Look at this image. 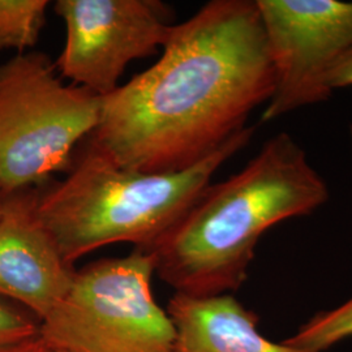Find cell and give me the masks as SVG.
Returning a JSON list of instances; mask_svg holds the SVG:
<instances>
[{
    "label": "cell",
    "mask_w": 352,
    "mask_h": 352,
    "mask_svg": "<svg viewBox=\"0 0 352 352\" xmlns=\"http://www.w3.org/2000/svg\"><path fill=\"white\" fill-rule=\"evenodd\" d=\"M162 58L102 97L89 141L122 168L174 173L208 158L276 91L256 0H212L173 26Z\"/></svg>",
    "instance_id": "6da1fadb"
},
{
    "label": "cell",
    "mask_w": 352,
    "mask_h": 352,
    "mask_svg": "<svg viewBox=\"0 0 352 352\" xmlns=\"http://www.w3.org/2000/svg\"><path fill=\"white\" fill-rule=\"evenodd\" d=\"M327 200V182L302 146L289 133H278L238 174L204 189L145 252L155 274L176 294H231L247 280L256 247L269 228L309 215Z\"/></svg>",
    "instance_id": "7a4b0ae2"
},
{
    "label": "cell",
    "mask_w": 352,
    "mask_h": 352,
    "mask_svg": "<svg viewBox=\"0 0 352 352\" xmlns=\"http://www.w3.org/2000/svg\"><path fill=\"white\" fill-rule=\"evenodd\" d=\"M253 135L254 126H247L201 162L158 174L122 168L89 141L64 180L38 189V218L71 264L119 241L146 251L188 212L217 170Z\"/></svg>",
    "instance_id": "3957f363"
},
{
    "label": "cell",
    "mask_w": 352,
    "mask_h": 352,
    "mask_svg": "<svg viewBox=\"0 0 352 352\" xmlns=\"http://www.w3.org/2000/svg\"><path fill=\"white\" fill-rule=\"evenodd\" d=\"M102 97L65 85L42 52H21L0 65V187L33 188L71 168L78 141L98 126Z\"/></svg>",
    "instance_id": "277c9868"
},
{
    "label": "cell",
    "mask_w": 352,
    "mask_h": 352,
    "mask_svg": "<svg viewBox=\"0 0 352 352\" xmlns=\"http://www.w3.org/2000/svg\"><path fill=\"white\" fill-rule=\"evenodd\" d=\"M154 260L135 248L76 270L63 300L41 321L55 352H173L175 327L155 300Z\"/></svg>",
    "instance_id": "5b68a950"
},
{
    "label": "cell",
    "mask_w": 352,
    "mask_h": 352,
    "mask_svg": "<svg viewBox=\"0 0 352 352\" xmlns=\"http://www.w3.org/2000/svg\"><path fill=\"white\" fill-rule=\"evenodd\" d=\"M54 11L65 25L56 69L100 97L118 89L128 64L164 47L174 26L160 0H58Z\"/></svg>",
    "instance_id": "8992f818"
},
{
    "label": "cell",
    "mask_w": 352,
    "mask_h": 352,
    "mask_svg": "<svg viewBox=\"0 0 352 352\" xmlns=\"http://www.w3.org/2000/svg\"><path fill=\"white\" fill-rule=\"evenodd\" d=\"M276 71V91L263 113H285L327 101V71L352 49V1L256 0Z\"/></svg>",
    "instance_id": "52a82bcc"
},
{
    "label": "cell",
    "mask_w": 352,
    "mask_h": 352,
    "mask_svg": "<svg viewBox=\"0 0 352 352\" xmlns=\"http://www.w3.org/2000/svg\"><path fill=\"white\" fill-rule=\"evenodd\" d=\"M37 192L26 188L4 196L0 296L20 304L42 321L71 289L76 269L38 218Z\"/></svg>",
    "instance_id": "ba28073f"
},
{
    "label": "cell",
    "mask_w": 352,
    "mask_h": 352,
    "mask_svg": "<svg viewBox=\"0 0 352 352\" xmlns=\"http://www.w3.org/2000/svg\"><path fill=\"white\" fill-rule=\"evenodd\" d=\"M166 311L175 327L173 352H309L267 340L258 330L260 317L231 294L175 292Z\"/></svg>",
    "instance_id": "9c48e42d"
},
{
    "label": "cell",
    "mask_w": 352,
    "mask_h": 352,
    "mask_svg": "<svg viewBox=\"0 0 352 352\" xmlns=\"http://www.w3.org/2000/svg\"><path fill=\"white\" fill-rule=\"evenodd\" d=\"M47 0H0V51L25 52L46 24Z\"/></svg>",
    "instance_id": "30bf717a"
},
{
    "label": "cell",
    "mask_w": 352,
    "mask_h": 352,
    "mask_svg": "<svg viewBox=\"0 0 352 352\" xmlns=\"http://www.w3.org/2000/svg\"><path fill=\"white\" fill-rule=\"evenodd\" d=\"M352 337V298L329 311L318 312L283 343L309 352H324Z\"/></svg>",
    "instance_id": "8fae6325"
},
{
    "label": "cell",
    "mask_w": 352,
    "mask_h": 352,
    "mask_svg": "<svg viewBox=\"0 0 352 352\" xmlns=\"http://www.w3.org/2000/svg\"><path fill=\"white\" fill-rule=\"evenodd\" d=\"M41 321L17 302L0 296V352L39 337Z\"/></svg>",
    "instance_id": "7c38bea8"
},
{
    "label": "cell",
    "mask_w": 352,
    "mask_h": 352,
    "mask_svg": "<svg viewBox=\"0 0 352 352\" xmlns=\"http://www.w3.org/2000/svg\"><path fill=\"white\" fill-rule=\"evenodd\" d=\"M324 87L330 97L337 89L352 87V49L327 71Z\"/></svg>",
    "instance_id": "4fadbf2b"
},
{
    "label": "cell",
    "mask_w": 352,
    "mask_h": 352,
    "mask_svg": "<svg viewBox=\"0 0 352 352\" xmlns=\"http://www.w3.org/2000/svg\"><path fill=\"white\" fill-rule=\"evenodd\" d=\"M1 352H55L50 346L46 344V342L41 337L34 340H26L24 343H20L17 346H13L11 349H7Z\"/></svg>",
    "instance_id": "5bb4252c"
},
{
    "label": "cell",
    "mask_w": 352,
    "mask_h": 352,
    "mask_svg": "<svg viewBox=\"0 0 352 352\" xmlns=\"http://www.w3.org/2000/svg\"><path fill=\"white\" fill-rule=\"evenodd\" d=\"M4 193H3V190H1V187H0V212H1V206H3V201H4Z\"/></svg>",
    "instance_id": "9a60e30c"
},
{
    "label": "cell",
    "mask_w": 352,
    "mask_h": 352,
    "mask_svg": "<svg viewBox=\"0 0 352 352\" xmlns=\"http://www.w3.org/2000/svg\"><path fill=\"white\" fill-rule=\"evenodd\" d=\"M350 136H351V148H352V126H351V128H350Z\"/></svg>",
    "instance_id": "2e32d148"
}]
</instances>
